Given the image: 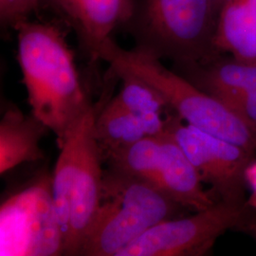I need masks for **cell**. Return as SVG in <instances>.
<instances>
[{"label": "cell", "instance_id": "ffe728a7", "mask_svg": "<svg viewBox=\"0 0 256 256\" xmlns=\"http://www.w3.org/2000/svg\"><path fill=\"white\" fill-rule=\"evenodd\" d=\"M247 232H248L250 234H252L256 238V218L254 220V222L250 224V226L248 227Z\"/></svg>", "mask_w": 256, "mask_h": 256}, {"label": "cell", "instance_id": "277c9868", "mask_svg": "<svg viewBox=\"0 0 256 256\" xmlns=\"http://www.w3.org/2000/svg\"><path fill=\"white\" fill-rule=\"evenodd\" d=\"M100 59L144 79L164 97L168 110L186 124L234 142L256 155V131L225 104L194 86L153 56L124 50L112 39L102 46Z\"/></svg>", "mask_w": 256, "mask_h": 256}, {"label": "cell", "instance_id": "ac0fdd59", "mask_svg": "<svg viewBox=\"0 0 256 256\" xmlns=\"http://www.w3.org/2000/svg\"><path fill=\"white\" fill-rule=\"evenodd\" d=\"M245 180L250 190V194L247 200V204L256 210V158H254L248 164L245 170Z\"/></svg>", "mask_w": 256, "mask_h": 256}, {"label": "cell", "instance_id": "7c38bea8", "mask_svg": "<svg viewBox=\"0 0 256 256\" xmlns=\"http://www.w3.org/2000/svg\"><path fill=\"white\" fill-rule=\"evenodd\" d=\"M164 128L165 119L162 116H140L110 98L108 101H101L94 133L102 158L142 138L160 135L164 132Z\"/></svg>", "mask_w": 256, "mask_h": 256}, {"label": "cell", "instance_id": "d6986e66", "mask_svg": "<svg viewBox=\"0 0 256 256\" xmlns=\"http://www.w3.org/2000/svg\"><path fill=\"white\" fill-rule=\"evenodd\" d=\"M224 2H225V0H212L214 10V12L216 14V18L218 16V12H220V9H221Z\"/></svg>", "mask_w": 256, "mask_h": 256}, {"label": "cell", "instance_id": "e0dca14e", "mask_svg": "<svg viewBox=\"0 0 256 256\" xmlns=\"http://www.w3.org/2000/svg\"><path fill=\"white\" fill-rule=\"evenodd\" d=\"M40 10V0H0L1 30L8 32L22 20Z\"/></svg>", "mask_w": 256, "mask_h": 256}, {"label": "cell", "instance_id": "8fae6325", "mask_svg": "<svg viewBox=\"0 0 256 256\" xmlns=\"http://www.w3.org/2000/svg\"><path fill=\"white\" fill-rule=\"evenodd\" d=\"M162 153L155 185L186 210L200 212L216 200L204 190L202 180L182 148L166 130L162 134Z\"/></svg>", "mask_w": 256, "mask_h": 256}, {"label": "cell", "instance_id": "8992f818", "mask_svg": "<svg viewBox=\"0 0 256 256\" xmlns=\"http://www.w3.org/2000/svg\"><path fill=\"white\" fill-rule=\"evenodd\" d=\"M247 203L216 202L190 216L165 220L120 250L118 256H202L230 230H247L256 220Z\"/></svg>", "mask_w": 256, "mask_h": 256}, {"label": "cell", "instance_id": "6da1fadb", "mask_svg": "<svg viewBox=\"0 0 256 256\" xmlns=\"http://www.w3.org/2000/svg\"><path fill=\"white\" fill-rule=\"evenodd\" d=\"M18 34V61L32 114L54 133L59 148L92 106L59 20L25 19Z\"/></svg>", "mask_w": 256, "mask_h": 256}, {"label": "cell", "instance_id": "30bf717a", "mask_svg": "<svg viewBox=\"0 0 256 256\" xmlns=\"http://www.w3.org/2000/svg\"><path fill=\"white\" fill-rule=\"evenodd\" d=\"M174 72L225 104L256 131V64L218 54L203 63L174 66Z\"/></svg>", "mask_w": 256, "mask_h": 256}, {"label": "cell", "instance_id": "52a82bcc", "mask_svg": "<svg viewBox=\"0 0 256 256\" xmlns=\"http://www.w3.org/2000/svg\"><path fill=\"white\" fill-rule=\"evenodd\" d=\"M0 256H64L52 176L41 174L1 204Z\"/></svg>", "mask_w": 256, "mask_h": 256}, {"label": "cell", "instance_id": "3957f363", "mask_svg": "<svg viewBox=\"0 0 256 256\" xmlns=\"http://www.w3.org/2000/svg\"><path fill=\"white\" fill-rule=\"evenodd\" d=\"M216 22L212 0H135L122 30L133 37L135 50L180 66L220 54L214 46Z\"/></svg>", "mask_w": 256, "mask_h": 256}, {"label": "cell", "instance_id": "4fadbf2b", "mask_svg": "<svg viewBox=\"0 0 256 256\" xmlns=\"http://www.w3.org/2000/svg\"><path fill=\"white\" fill-rule=\"evenodd\" d=\"M48 130L34 114L25 115L18 108L10 106L0 122L1 176L18 165L43 160L40 142Z\"/></svg>", "mask_w": 256, "mask_h": 256}, {"label": "cell", "instance_id": "5b68a950", "mask_svg": "<svg viewBox=\"0 0 256 256\" xmlns=\"http://www.w3.org/2000/svg\"><path fill=\"white\" fill-rule=\"evenodd\" d=\"M186 210L155 185L117 170H104L101 203L80 256H118L156 224Z\"/></svg>", "mask_w": 256, "mask_h": 256}, {"label": "cell", "instance_id": "ba28073f", "mask_svg": "<svg viewBox=\"0 0 256 256\" xmlns=\"http://www.w3.org/2000/svg\"><path fill=\"white\" fill-rule=\"evenodd\" d=\"M182 148L202 178L210 186L218 202L245 204V170L254 154L227 140L183 124L172 112L165 118V128Z\"/></svg>", "mask_w": 256, "mask_h": 256}, {"label": "cell", "instance_id": "7a4b0ae2", "mask_svg": "<svg viewBox=\"0 0 256 256\" xmlns=\"http://www.w3.org/2000/svg\"><path fill=\"white\" fill-rule=\"evenodd\" d=\"M101 101L92 104L66 138L52 176L64 256H80L101 203L104 169L94 124Z\"/></svg>", "mask_w": 256, "mask_h": 256}, {"label": "cell", "instance_id": "9a60e30c", "mask_svg": "<svg viewBox=\"0 0 256 256\" xmlns=\"http://www.w3.org/2000/svg\"><path fill=\"white\" fill-rule=\"evenodd\" d=\"M162 134L142 138L110 152L102 158V162L108 164V168L155 185L162 153Z\"/></svg>", "mask_w": 256, "mask_h": 256}, {"label": "cell", "instance_id": "9c48e42d", "mask_svg": "<svg viewBox=\"0 0 256 256\" xmlns=\"http://www.w3.org/2000/svg\"><path fill=\"white\" fill-rule=\"evenodd\" d=\"M135 0H40V10L52 14L72 30L90 64L100 61L104 43L128 24Z\"/></svg>", "mask_w": 256, "mask_h": 256}, {"label": "cell", "instance_id": "5bb4252c", "mask_svg": "<svg viewBox=\"0 0 256 256\" xmlns=\"http://www.w3.org/2000/svg\"><path fill=\"white\" fill-rule=\"evenodd\" d=\"M214 46L220 54L256 64V0H225L218 16Z\"/></svg>", "mask_w": 256, "mask_h": 256}, {"label": "cell", "instance_id": "2e32d148", "mask_svg": "<svg viewBox=\"0 0 256 256\" xmlns=\"http://www.w3.org/2000/svg\"><path fill=\"white\" fill-rule=\"evenodd\" d=\"M110 70L122 81L118 95L113 97L120 106L140 116H162L169 110L160 93L146 81L124 70L112 66Z\"/></svg>", "mask_w": 256, "mask_h": 256}]
</instances>
